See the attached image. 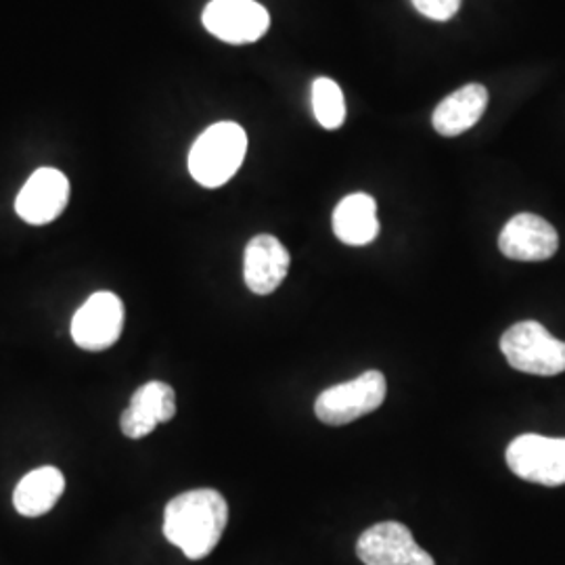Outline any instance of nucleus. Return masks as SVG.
<instances>
[{
  "mask_svg": "<svg viewBox=\"0 0 565 565\" xmlns=\"http://www.w3.org/2000/svg\"><path fill=\"white\" fill-rule=\"evenodd\" d=\"M289 252L277 237L258 235L245 247L243 279L252 294L268 296L277 291L289 273Z\"/></svg>",
  "mask_w": 565,
  "mask_h": 565,
  "instance_id": "obj_11",
  "label": "nucleus"
},
{
  "mask_svg": "<svg viewBox=\"0 0 565 565\" xmlns=\"http://www.w3.org/2000/svg\"><path fill=\"white\" fill-rule=\"evenodd\" d=\"M177 415V394L163 382L141 385L126 411L120 415L121 434L130 440H141L160 424L172 422Z\"/></svg>",
  "mask_w": 565,
  "mask_h": 565,
  "instance_id": "obj_10",
  "label": "nucleus"
},
{
  "mask_svg": "<svg viewBox=\"0 0 565 565\" xmlns=\"http://www.w3.org/2000/svg\"><path fill=\"white\" fill-rule=\"evenodd\" d=\"M559 235L536 214L513 216L499 237L501 254L518 263H543L557 254Z\"/></svg>",
  "mask_w": 565,
  "mask_h": 565,
  "instance_id": "obj_9",
  "label": "nucleus"
},
{
  "mask_svg": "<svg viewBox=\"0 0 565 565\" xmlns=\"http://www.w3.org/2000/svg\"><path fill=\"white\" fill-rule=\"evenodd\" d=\"M247 151V135L235 121L210 126L189 151V172L207 189L223 186L242 168Z\"/></svg>",
  "mask_w": 565,
  "mask_h": 565,
  "instance_id": "obj_2",
  "label": "nucleus"
},
{
  "mask_svg": "<svg viewBox=\"0 0 565 565\" xmlns=\"http://www.w3.org/2000/svg\"><path fill=\"white\" fill-rule=\"evenodd\" d=\"M488 107V90L482 84H467L457 93L448 95L434 111L431 124L443 137H459L473 128L484 116Z\"/></svg>",
  "mask_w": 565,
  "mask_h": 565,
  "instance_id": "obj_13",
  "label": "nucleus"
},
{
  "mask_svg": "<svg viewBox=\"0 0 565 565\" xmlns=\"http://www.w3.org/2000/svg\"><path fill=\"white\" fill-rule=\"evenodd\" d=\"M70 202V181L55 168L36 170L21 186L15 200V210L21 221L28 224L53 223L57 221Z\"/></svg>",
  "mask_w": 565,
  "mask_h": 565,
  "instance_id": "obj_8",
  "label": "nucleus"
},
{
  "mask_svg": "<svg viewBox=\"0 0 565 565\" xmlns=\"http://www.w3.org/2000/svg\"><path fill=\"white\" fill-rule=\"evenodd\" d=\"M387 382L382 371H364L361 377L331 385L315 403V415L327 425H348L377 411L385 401Z\"/></svg>",
  "mask_w": 565,
  "mask_h": 565,
  "instance_id": "obj_4",
  "label": "nucleus"
},
{
  "mask_svg": "<svg viewBox=\"0 0 565 565\" xmlns=\"http://www.w3.org/2000/svg\"><path fill=\"white\" fill-rule=\"evenodd\" d=\"M228 522L226 499L214 488H198L174 497L163 511V536L198 562L223 539Z\"/></svg>",
  "mask_w": 565,
  "mask_h": 565,
  "instance_id": "obj_1",
  "label": "nucleus"
},
{
  "mask_svg": "<svg viewBox=\"0 0 565 565\" xmlns=\"http://www.w3.org/2000/svg\"><path fill=\"white\" fill-rule=\"evenodd\" d=\"M333 233L345 245H366L380 235L377 203L366 193L343 198L333 212Z\"/></svg>",
  "mask_w": 565,
  "mask_h": 565,
  "instance_id": "obj_14",
  "label": "nucleus"
},
{
  "mask_svg": "<svg viewBox=\"0 0 565 565\" xmlns=\"http://www.w3.org/2000/svg\"><path fill=\"white\" fill-rule=\"evenodd\" d=\"M124 303L111 291H97L72 319V338L86 352H103L120 340Z\"/></svg>",
  "mask_w": 565,
  "mask_h": 565,
  "instance_id": "obj_7",
  "label": "nucleus"
},
{
  "mask_svg": "<svg viewBox=\"0 0 565 565\" xmlns=\"http://www.w3.org/2000/svg\"><path fill=\"white\" fill-rule=\"evenodd\" d=\"M501 352L515 371L553 377L565 371V342L553 338L539 321L509 327L501 338Z\"/></svg>",
  "mask_w": 565,
  "mask_h": 565,
  "instance_id": "obj_3",
  "label": "nucleus"
},
{
  "mask_svg": "<svg viewBox=\"0 0 565 565\" xmlns=\"http://www.w3.org/2000/svg\"><path fill=\"white\" fill-rule=\"evenodd\" d=\"M413 7L429 20L448 21L461 7V0H411Z\"/></svg>",
  "mask_w": 565,
  "mask_h": 565,
  "instance_id": "obj_17",
  "label": "nucleus"
},
{
  "mask_svg": "<svg viewBox=\"0 0 565 565\" xmlns=\"http://www.w3.org/2000/svg\"><path fill=\"white\" fill-rule=\"evenodd\" d=\"M408 565H436V562H434V557H431L425 548L417 546L415 553H413V557H411V564Z\"/></svg>",
  "mask_w": 565,
  "mask_h": 565,
  "instance_id": "obj_18",
  "label": "nucleus"
},
{
  "mask_svg": "<svg viewBox=\"0 0 565 565\" xmlns=\"http://www.w3.org/2000/svg\"><path fill=\"white\" fill-rule=\"evenodd\" d=\"M312 109L323 128L338 130L345 120V102L340 84L331 78H317L312 84Z\"/></svg>",
  "mask_w": 565,
  "mask_h": 565,
  "instance_id": "obj_16",
  "label": "nucleus"
},
{
  "mask_svg": "<svg viewBox=\"0 0 565 565\" xmlns=\"http://www.w3.org/2000/svg\"><path fill=\"white\" fill-rule=\"evenodd\" d=\"M65 492V476L57 467H39L25 473L15 486L13 505L23 518H41L57 505Z\"/></svg>",
  "mask_w": 565,
  "mask_h": 565,
  "instance_id": "obj_15",
  "label": "nucleus"
},
{
  "mask_svg": "<svg viewBox=\"0 0 565 565\" xmlns=\"http://www.w3.org/2000/svg\"><path fill=\"white\" fill-rule=\"evenodd\" d=\"M205 30L228 44H249L260 41L270 15L256 0H212L202 15Z\"/></svg>",
  "mask_w": 565,
  "mask_h": 565,
  "instance_id": "obj_6",
  "label": "nucleus"
},
{
  "mask_svg": "<svg viewBox=\"0 0 565 565\" xmlns=\"http://www.w3.org/2000/svg\"><path fill=\"white\" fill-rule=\"evenodd\" d=\"M509 469L525 482L541 486L565 484V438L539 434L518 436L505 452Z\"/></svg>",
  "mask_w": 565,
  "mask_h": 565,
  "instance_id": "obj_5",
  "label": "nucleus"
},
{
  "mask_svg": "<svg viewBox=\"0 0 565 565\" xmlns=\"http://www.w3.org/2000/svg\"><path fill=\"white\" fill-rule=\"evenodd\" d=\"M417 546L406 525L382 522L364 530L356 543V555L364 565H408Z\"/></svg>",
  "mask_w": 565,
  "mask_h": 565,
  "instance_id": "obj_12",
  "label": "nucleus"
}]
</instances>
